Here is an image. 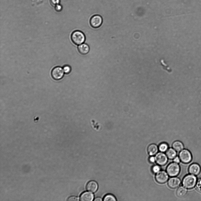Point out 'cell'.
<instances>
[{
	"instance_id": "1",
	"label": "cell",
	"mask_w": 201,
	"mask_h": 201,
	"mask_svg": "<svg viewBox=\"0 0 201 201\" xmlns=\"http://www.w3.org/2000/svg\"><path fill=\"white\" fill-rule=\"evenodd\" d=\"M197 178L195 175L190 174L186 175L182 180L183 186L187 189L193 188L196 184Z\"/></svg>"
},
{
	"instance_id": "2",
	"label": "cell",
	"mask_w": 201,
	"mask_h": 201,
	"mask_svg": "<svg viewBox=\"0 0 201 201\" xmlns=\"http://www.w3.org/2000/svg\"><path fill=\"white\" fill-rule=\"evenodd\" d=\"M71 39L74 44L79 45L85 42V36L82 32L79 30H76L72 33L71 35Z\"/></svg>"
},
{
	"instance_id": "3",
	"label": "cell",
	"mask_w": 201,
	"mask_h": 201,
	"mask_svg": "<svg viewBox=\"0 0 201 201\" xmlns=\"http://www.w3.org/2000/svg\"><path fill=\"white\" fill-rule=\"evenodd\" d=\"M180 171V167L178 163L174 162L169 164L166 168V172L169 176L175 177L177 175Z\"/></svg>"
},
{
	"instance_id": "4",
	"label": "cell",
	"mask_w": 201,
	"mask_h": 201,
	"mask_svg": "<svg viewBox=\"0 0 201 201\" xmlns=\"http://www.w3.org/2000/svg\"><path fill=\"white\" fill-rule=\"evenodd\" d=\"M179 157L180 161L184 163L190 162L192 160L190 152L187 149H183L180 152Z\"/></svg>"
},
{
	"instance_id": "5",
	"label": "cell",
	"mask_w": 201,
	"mask_h": 201,
	"mask_svg": "<svg viewBox=\"0 0 201 201\" xmlns=\"http://www.w3.org/2000/svg\"><path fill=\"white\" fill-rule=\"evenodd\" d=\"M155 162L158 165L162 166L167 163L168 158L166 154L163 152H158L155 156Z\"/></svg>"
},
{
	"instance_id": "6",
	"label": "cell",
	"mask_w": 201,
	"mask_h": 201,
	"mask_svg": "<svg viewBox=\"0 0 201 201\" xmlns=\"http://www.w3.org/2000/svg\"><path fill=\"white\" fill-rule=\"evenodd\" d=\"M169 175L167 172L164 170H160L156 173L155 179L156 181L160 184H163L169 179Z\"/></svg>"
},
{
	"instance_id": "7",
	"label": "cell",
	"mask_w": 201,
	"mask_h": 201,
	"mask_svg": "<svg viewBox=\"0 0 201 201\" xmlns=\"http://www.w3.org/2000/svg\"><path fill=\"white\" fill-rule=\"evenodd\" d=\"M63 69L59 66H57L53 69L51 71V75L55 80H59L63 77L64 73Z\"/></svg>"
},
{
	"instance_id": "8",
	"label": "cell",
	"mask_w": 201,
	"mask_h": 201,
	"mask_svg": "<svg viewBox=\"0 0 201 201\" xmlns=\"http://www.w3.org/2000/svg\"><path fill=\"white\" fill-rule=\"evenodd\" d=\"M102 23V19L101 16L98 15L92 16L90 19V23L91 26L93 28H97L99 27Z\"/></svg>"
},
{
	"instance_id": "9",
	"label": "cell",
	"mask_w": 201,
	"mask_h": 201,
	"mask_svg": "<svg viewBox=\"0 0 201 201\" xmlns=\"http://www.w3.org/2000/svg\"><path fill=\"white\" fill-rule=\"evenodd\" d=\"M180 184V179L175 176L171 177L167 181L168 186L170 187L172 189L177 187Z\"/></svg>"
},
{
	"instance_id": "10",
	"label": "cell",
	"mask_w": 201,
	"mask_h": 201,
	"mask_svg": "<svg viewBox=\"0 0 201 201\" xmlns=\"http://www.w3.org/2000/svg\"><path fill=\"white\" fill-rule=\"evenodd\" d=\"M201 168L200 165L197 163H193L189 166L188 171L189 173L195 175H198L200 173Z\"/></svg>"
},
{
	"instance_id": "11",
	"label": "cell",
	"mask_w": 201,
	"mask_h": 201,
	"mask_svg": "<svg viewBox=\"0 0 201 201\" xmlns=\"http://www.w3.org/2000/svg\"><path fill=\"white\" fill-rule=\"evenodd\" d=\"M98 184L95 181H91L89 182L86 186V189L89 192H94L97 190Z\"/></svg>"
},
{
	"instance_id": "12",
	"label": "cell",
	"mask_w": 201,
	"mask_h": 201,
	"mask_svg": "<svg viewBox=\"0 0 201 201\" xmlns=\"http://www.w3.org/2000/svg\"><path fill=\"white\" fill-rule=\"evenodd\" d=\"M77 48L79 52L82 55L87 54L89 52L90 49L89 45L85 43L78 45Z\"/></svg>"
},
{
	"instance_id": "13",
	"label": "cell",
	"mask_w": 201,
	"mask_h": 201,
	"mask_svg": "<svg viewBox=\"0 0 201 201\" xmlns=\"http://www.w3.org/2000/svg\"><path fill=\"white\" fill-rule=\"evenodd\" d=\"M158 147L155 144H150L147 149L148 153L150 156L155 155L158 153Z\"/></svg>"
},
{
	"instance_id": "14",
	"label": "cell",
	"mask_w": 201,
	"mask_h": 201,
	"mask_svg": "<svg viewBox=\"0 0 201 201\" xmlns=\"http://www.w3.org/2000/svg\"><path fill=\"white\" fill-rule=\"evenodd\" d=\"M94 199L93 194L90 192H85L80 196V200L81 201H92Z\"/></svg>"
},
{
	"instance_id": "15",
	"label": "cell",
	"mask_w": 201,
	"mask_h": 201,
	"mask_svg": "<svg viewBox=\"0 0 201 201\" xmlns=\"http://www.w3.org/2000/svg\"><path fill=\"white\" fill-rule=\"evenodd\" d=\"M172 148L177 152H180L183 149L184 147L182 143L178 140L172 143Z\"/></svg>"
},
{
	"instance_id": "16",
	"label": "cell",
	"mask_w": 201,
	"mask_h": 201,
	"mask_svg": "<svg viewBox=\"0 0 201 201\" xmlns=\"http://www.w3.org/2000/svg\"><path fill=\"white\" fill-rule=\"evenodd\" d=\"M166 154L168 159H173L177 156V151L173 148H170L166 152Z\"/></svg>"
},
{
	"instance_id": "17",
	"label": "cell",
	"mask_w": 201,
	"mask_h": 201,
	"mask_svg": "<svg viewBox=\"0 0 201 201\" xmlns=\"http://www.w3.org/2000/svg\"><path fill=\"white\" fill-rule=\"evenodd\" d=\"M187 190L184 187L181 186L179 187L177 190V195L179 197L184 196L187 193Z\"/></svg>"
},
{
	"instance_id": "18",
	"label": "cell",
	"mask_w": 201,
	"mask_h": 201,
	"mask_svg": "<svg viewBox=\"0 0 201 201\" xmlns=\"http://www.w3.org/2000/svg\"><path fill=\"white\" fill-rule=\"evenodd\" d=\"M168 146L167 143L163 142L161 143L158 146L159 150L162 152H166L168 149Z\"/></svg>"
},
{
	"instance_id": "19",
	"label": "cell",
	"mask_w": 201,
	"mask_h": 201,
	"mask_svg": "<svg viewBox=\"0 0 201 201\" xmlns=\"http://www.w3.org/2000/svg\"><path fill=\"white\" fill-rule=\"evenodd\" d=\"M103 200L104 201H116L115 198L113 195H107L104 197Z\"/></svg>"
},
{
	"instance_id": "20",
	"label": "cell",
	"mask_w": 201,
	"mask_h": 201,
	"mask_svg": "<svg viewBox=\"0 0 201 201\" xmlns=\"http://www.w3.org/2000/svg\"><path fill=\"white\" fill-rule=\"evenodd\" d=\"M196 190L199 192H201V178L198 179L195 185Z\"/></svg>"
},
{
	"instance_id": "21",
	"label": "cell",
	"mask_w": 201,
	"mask_h": 201,
	"mask_svg": "<svg viewBox=\"0 0 201 201\" xmlns=\"http://www.w3.org/2000/svg\"><path fill=\"white\" fill-rule=\"evenodd\" d=\"M63 69L64 73L66 74H69L71 70V68L70 66L68 65L64 66L63 68Z\"/></svg>"
},
{
	"instance_id": "22",
	"label": "cell",
	"mask_w": 201,
	"mask_h": 201,
	"mask_svg": "<svg viewBox=\"0 0 201 201\" xmlns=\"http://www.w3.org/2000/svg\"><path fill=\"white\" fill-rule=\"evenodd\" d=\"M160 170V166L158 165L153 166L152 168V171L154 173H156Z\"/></svg>"
},
{
	"instance_id": "23",
	"label": "cell",
	"mask_w": 201,
	"mask_h": 201,
	"mask_svg": "<svg viewBox=\"0 0 201 201\" xmlns=\"http://www.w3.org/2000/svg\"><path fill=\"white\" fill-rule=\"evenodd\" d=\"M50 4L52 6H55L59 4L60 0H50Z\"/></svg>"
},
{
	"instance_id": "24",
	"label": "cell",
	"mask_w": 201,
	"mask_h": 201,
	"mask_svg": "<svg viewBox=\"0 0 201 201\" xmlns=\"http://www.w3.org/2000/svg\"><path fill=\"white\" fill-rule=\"evenodd\" d=\"M68 201H79L78 197L75 196H72L69 197L68 199Z\"/></svg>"
},
{
	"instance_id": "25",
	"label": "cell",
	"mask_w": 201,
	"mask_h": 201,
	"mask_svg": "<svg viewBox=\"0 0 201 201\" xmlns=\"http://www.w3.org/2000/svg\"><path fill=\"white\" fill-rule=\"evenodd\" d=\"M62 6L59 4H57L55 6V9L57 11H61L62 9Z\"/></svg>"
},
{
	"instance_id": "26",
	"label": "cell",
	"mask_w": 201,
	"mask_h": 201,
	"mask_svg": "<svg viewBox=\"0 0 201 201\" xmlns=\"http://www.w3.org/2000/svg\"><path fill=\"white\" fill-rule=\"evenodd\" d=\"M149 162L151 163H154L155 162V157L153 156H151L149 159Z\"/></svg>"
},
{
	"instance_id": "27",
	"label": "cell",
	"mask_w": 201,
	"mask_h": 201,
	"mask_svg": "<svg viewBox=\"0 0 201 201\" xmlns=\"http://www.w3.org/2000/svg\"><path fill=\"white\" fill-rule=\"evenodd\" d=\"M180 159L179 158V157L176 156L174 159L173 161L174 162L179 163H180Z\"/></svg>"
},
{
	"instance_id": "28",
	"label": "cell",
	"mask_w": 201,
	"mask_h": 201,
	"mask_svg": "<svg viewBox=\"0 0 201 201\" xmlns=\"http://www.w3.org/2000/svg\"><path fill=\"white\" fill-rule=\"evenodd\" d=\"M102 199L100 197H97L94 200V201H102Z\"/></svg>"
}]
</instances>
